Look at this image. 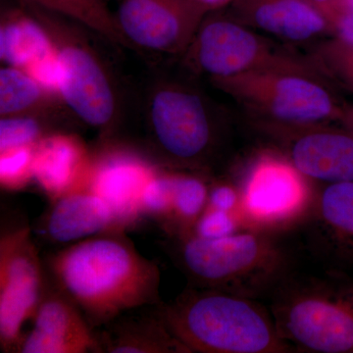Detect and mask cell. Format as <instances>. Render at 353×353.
Wrapping results in <instances>:
<instances>
[{
    "instance_id": "obj_1",
    "label": "cell",
    "mask_w": 353,
    "mask_h": 353,
    "mask_svg": "<svg viewBox=\"0 0 353 353\" xmlns=\"http://www.w3.org/2000/svg\"><path fill=\"white\" fill-rule=\"evenodd\" d=\"M52 283L101 328L131 310L159 303L160 270L119 233L77 241L46 259Z\"/></svg>"
},
{
    "instance_id": "obj_2",
    "label": "cell",
    "mask_w": 353,
    "mask_h": 353,
    "mask_svg": "<svg viewBox=\"0 0 353 353\" xmlns=\"http://www.w3.org/2000/svg\"><path fill=\"white\" fill-rule=\"evenodd\" d=\"M157 314L189 352L274 353L290 348L274 318L236 292L211 288L185 290Z\"/></svg>"
},
{
    "instance_id": "obj_3",
    "label": "cell",
    "mask_w": 353,
    "mask_h": 353,
    "mask_svg": "<svg viewBox=\"0 0 353 353\" xmlns=\"http://www.w3.org/2000/svg\"><path fill=\"white\" fill-rule=\"evenodd\" d=\"M252 121L283 125L340 123L345 105L306 57L290 52L261 68L213 81Z\"/></svg>"
},
{
    "instance_id": "obj_4",
    "label": "cell",
    "mask_w": 353,
    "mask_h": 353,
    "mask_svg": "<svg viewBox=\"0 0 353 353\" xmlns=\"http://www.w3.org/2000/svg\"><path fill=\"white\" fill-rule=\"evenodd\" d=\"M23 4L41 21L54 43L65 108L102 138H110L120 122L122 102L110 67L92 43L90 34L94 32L69 18Z\"/></svg>"
},
{
    "instance_id": "obj_5",
    "label": "cell",
    "mask_w": 353,
    "mask_h": 353,
    "mask_svg": "<svg viewBox=\"0 0 353 353\" xmlns=\"http://www.w3.org/2000/svg\"><path fill=\"white\" fill-rule=\"evenodd\" d=\"M146 126L155 157L175 170L206 166L219 141V121L208 99L176 80L161 81L150 90Z\"/></svg>"
},
{
    "instance_id": "obj_6",
    "label": "cell",
    "mask_w": 353,
    "mask_h": 353,
    "mask_svg": "<svg viewBox=\"0 0 353 353\" xmlns=\"http://www.w3.org/2000/svg\"><path fill=\"white\" fill-rule=\"evenodd\" d=\"M179 261L197 284L238 294L239 287L273 273L281 256L266 236L234 232L217 239L185 236L179 248Z\"/></svg>"
},
{
    "instance_id": "obj_7",
    "label": "cell",
    "mask_w": 353,
    "mask_h": 353,
    "mask_svg": "<svg viewBox=\"0 0 353 353\" xmlns=\"http://www.w3.org/2000/svg\"><path fill=\"white\" fill-rule=\"evenodd\" d=\"M290 52L222 10L204 17L182 57L190 71L213 82L267 66Z\"/></svg>"
},
{
    "instance_id": "obj_8",
    "label": "cell",
    "mask_w": 353,
    "mask_h": 353,
    "mask_svg": "<svg viewBox=\"0 0 353 353\" xmlns=\"http://www.w3.org/2000/svg\"><path fill=\"white\" fill-rule=\"evenodd\" d=\"M43 267L31 230L21 226L0 239V347L17 352L25 323L34 319L43 296Z\"/></svg>"
},
{
    "instance_id": "obj_9",
    "label": "cell",
    "mask_w": 353,
    "mask_h": 353,
    "mask_svg": "<svg viewBox=\"0 0 353 353\" xmlns=\"http://www.w3.org/2000/svg\"><path fill=\"white\" fill-rule=\"evenodd\" d=\"M283 340L318 353L353 352V303L319 290H297L274 308Z\"/></svg>"
},
{
    "instance_id": "obj_10",
    "label": "cell",
    "mask_w": 353,
    "mask_h": 353,
    "mask_svg": "<svg viewBox=\"0 0 353 353\" xmlns=\"http://www.w3.org/2000/svg\"><path fill=\"white\" fill-rule=\"evenodd\" d=\"M305 178L326 183L353 182V132L332 124L283 125L252 121Z\"/></svg>"
},
{
    "instance_id": "obj_11",
    "label": "cell",
    "mask_w": 353,
    "mask_h": 353,
    "mask_svg": "<svg viewBox=\"0 0 353 353\" xmlns=\"http://www.w3.org/2000/svg\"><path fill=\"white\" fill-rule=\"evenodd\" d=\"M116 21L131 48L183 55L208 14L192 0H117Z\"/></svg>"
},
{
    "instance_id": "obj_12",
    "label": "cell",
    "mask_w": 353,
    "mask_h": 353,
    "mask_svg": "<svg viewBox=\"0 0 353 353\" xmlns=\"http://www.w3.org/2000/svg\"><path fill=\"white\" fill-rule=\"evenodd\" d=\"M159 170L154 160L136 148L105 139L101 150L92 153L87 189L108 202L125 230L143 216V192Z\"/></svg>"
},
{
    "instance_id": "obj_13",
    "label": "cell",
    "mask_w": 353,
    "mask_h": 353,
    "mask_svg": "<svg viewBox=\"0 0 353 353\" xmlns=\"http://www.w3.org/2000/svg\"><path fill=\"white\" fill-rule=\"evenodd\" d=\"M46 285L34 315V327L24 334L17 352H102L99 334L64 292Z\"/></svg>"
},
{
    "instance_id": "obj_14",
    "label": "cell",
    "mask_w": 353,
    "mask_h": 353,
    "mask_svg": "<svg viewBox=\"0 0 353 353\" xmlns=\"http://www.w3.org/2000/svg\"><path fill=\"white\" fill-rule=\"evenodd\" d=\"M229 13L243 25L288 44L330 38V22L310 0H234Z\"/></svg>"
},
{
    "instance_id": "obj_15",
    "label": "cell",
    "mask_w": 353,
    "mask_h": 353,
    "mask_svg": "<svg viewBox=\"0 0 353 353\" xmlns=\"http://www.w3.org/2000/svg\"><path fill=\"white\" fill-rule=\"evenodd\" d=\"M92 153L75 134L54 131L34 146V182L52 201L87 189Z\"/></svg>"
},
{
    "instance_id": "obj_16",
    "label": "cell",
    "mask_w": 353,
    "mask_h": 353,
    "mask_svg": "<svg viewBox=\"0 0 353 353\" xmlns=\"http://www.w3.org/2000/svg\"><path fill=\"white\" fill-rule=\"evenodd\" d=\"M43 226L41 234L58 245L123 231L108 202L88 189L70 192L52 201Z\"/></svg>"
},
{
    "instance_id": "obj_17",
    "label": "cell",
    "mask_w": 353,
    "mask_h": 353,
    "mask_svg": "<svg viewBox=\"0 0 353 353\" xmlns=\"http://www.w3.org/2000/svg\"><path fill=\"white\" fill-rule=\"evenodd\" d=\"M305 176L282 153H262L253 164L245 187L248 210L259 217H278L303 199Z\"/></svg>"
},
{
    "instance_id": "obj_18",
    "label": "cell",
    "mask_w": 353,
    "mask_h": 353,
    "mask_svg": "<svg viewBox=\"0 0 353 353\" xmlns=\"http://www.w3.org/2000/svg\"><path fill=\"white\" fill-rule=\"evenodd\" d=\"M0 59L2 64L24 70L29 75L58 62L50 34L21 2L1 10Z\"/></svg>"
},
{
    "instance_id": "obj_19",
    "label": "cell",
    "mask_w": 353,
    "mask_h": 353,
    "mask_svg": "<svg viewBox=\"0 0 353 353\" xmlns=\"http://www.w3.org/2000/svg\"><path fill=\"white\" fill-rule=\"evenodd\" d=\"M124 315L105 325L99 334L102 352H189L169 332L159 315Z\"/></svg>"
},
{
    "instance_id": "obj_20",
    "label": "cell",
    "mask_w": 353,
    "mask_h": 353,
    "mask_svg": "<svg viewBox=\"0 0 353 353\" xmlns=\"http://www.w3.org/2000/svg\"><path fill=\"white\" fill-rule=\"evenodd\" d=\"M316 212L334 252L353 263V182L322 185Z\"/></svg>"
},
{
    "instance_id": "obj_21",
    "label": "cell",
    "mask_w": 353,
    "mask_h": 353,
    "mask_svg": "<svg viewBox=\"0 0 353 353\" xmlns=\"http://www.w3.org/2000/svg\"><path fill=\"white\" fill-rule=\"evenodd\" d=\"M61 104V99L48 92L24 70L8 65L0 69V117L27 114L51 117Z\"/></svg>"
},
{
    "instance_id": "obj_22",
    "label": "cell",
    "mask_w": 353,
    "mask_h": 353,
    "mask_svg": "<svg viewBox=\"0 0 353 353\" xmlns=\"http://www.w3.org/2000/svg\"><path fill=\"white\" fill-rule=\"evenodd\" d=\"M32 4L85 26L104 41L131 48L120 31L115 14L106 0H17Z\"/></svg>"
},
{
    "instance_id": "obj_23",
    "label": "cell",
    "mask_w": 353,
    "mask_h": 353,
    "mask_svg": "<svg viewBox=\"0 0 353 353\" xmlns=\"http://www.w3.org/2000/svg\"><path fill=\"white\" fill-rule=\"evenodd\" d=\"M172 185L171 219L188 225L194 223L201 214L208 199L206 185L201 179L170 170Z\"/></svg>"
},
{
    "instance_id": "obj_24",
    "label": "cell",
    "mask_w": 353,
    "mask_h": 353,
    "mask_svg": "<svg viewBox=\"0 0 353 353\" xmlns=\"http://www.w3.org/2000/svg\"><path fill=\"white\" fill-rule=\"evenodd\" d=\"M50 116L14 115L0 118V152L32 146L50 132Z\"/></svg>"
},
{
    "instance_id": "obj_25",
    "label": "cell",
    "mask_w": 353,
    "mask_h": 353,
    "mask_svg": "<svg viewBox=\"0 0 353 353\" xmlns=\"http://www.w3.org/2000/svg\"><path fill=\"white\" fill-rule=\"evenodd\" d=\"M306 57L327 80L353 92V60L341 54L331 39L313 44Z\"/></svg>"
},
{
    "instance_id": "obj_26",
    "label": "cell",
    "mask_w": 353,
    "mask_h": 353,
    "mask_svg": "<svg viewBox=\"0 0 353 353\" xmlns=\"http://www.w3.org/2000/svg\"><path fill=\"white\" fill-rule=\"evenodd\" d=\"M34 182V148H12L0 152V185L17 192Z\"/></svg>"
},
{
    "instance_id": "obj_27",
    "label": "cell",
    "mask_w": 353,
    "mask_h": 353,
    "mask_svg": "<svg viewBox=\"0 0 353 353\" xmlns=\"http://www.w3.org/2000/svg\"><path fill=\"white\" fill-rule=\"evenodd\" d=\"M234 232V221L227 211L212 208L197 221L196 236L206 239H217Z\"/></svg>"
},
{
    "instance_id": "obj_28",
    "label": "cell",
    "mask_w": 353,
    "mask_h": 353,
    "mask_svg": "<svg viewBox=\"0 0 353 353\" xmlns=\"http://www.w3.org/2000/svg\"><path fill=\"white\" fill-rule=\"evenodd\" d=\"M330 22V38L353 46V11L336 7L324 9Z\"/></svg>"
},
{
    "instance_id": "obj_29",
    "label": "cell",
    "mask_w": 353,
    "mask_h": 353,
    "mask_svg": "<svg viewBox=\"0 0 353 353\" xmlns=\"http://www.w3.org/2000/svg\"><path fill=\"white\" fill-rule=\"evenodd\" d=\"M208 199L211 208L228 212L236 203V194L229 185H218L209 194Z\"/></svg>"
},
{
    "instance_id": "obj_30",
    "label": "cell",
    "mask_w": 353,
    "mask_h": 353,
    "mask_svg": "<svg viewBox=\"0 0 353 353\" xmlns=\"http://www.w3.org/2000/svg\"><path fill=\"white\" fill-rule=\"evenodd\" d=\"M206 14L225 10L233 4L234 0H192Z\"/></svg>"
},
{
    "instance_id": "obj_31",
    "label": "cell",
    "mask_w": 353,
    "mask_h": 353,
    "mask_svg": "<svg viewBox=\"0 0 353 353\" xmlns=\"http://www.w3.org/2000/svg\"><path fill=\"white\" fill-rule=\"evenodd\" d=\"M340 124L353 132V105H345Z\"/></svg>"
},
{
    "instance_id": "obj_32",
    "label": "cell",
    "mask_w": 353,
    "mask_h": 353,
    "mask_svg": "<svg viewBox=\"0 0 353 353\" xmlns=\"http://www.w3.org/2000/svg\"><path fill=\"white\" fill-rule=\"evenodd\" d=\"M334 46H336V50L340 51L341 54L345 55V57L350 58V59L353 60V46H350V44L341 43V41H336V39H332Z\"/></svg>"
},
{
    "instance_id": "obj_33",
    "label": "cell",
    "mask_w": 353,
    "mask_h": 353,
    "mask_svg": "<svg viewBox=\"0 0 353 353\" xmlns=\"http://www.w3.org/2000/svg\"><path fill=\"white\" fill-rule=\"evenodd\" d=\"M328 7H336L341 10L353 11V0H334V3Z\"/></svg>"
},
{
    "instance_id": "obj_34",
    "label": "cell",
    "mask_w": 353,
    "mask_h": 353,
    "mask_svg": "<svg viewBox=\"0 0 353 353\" xmlns=\"http://www.w3.org/2000/svg\"><path fill=\"white\" fill-rule=\"evenodd\" d=\"M310 1H312L313 3L317 4L318 6L321 7L323 10H324L326 7L333 4L334 0H310Z\"/></svg>"
}]
</instances>
